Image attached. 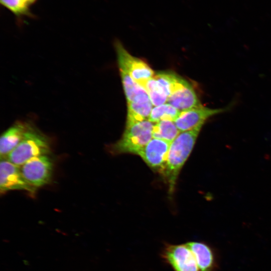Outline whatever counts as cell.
Masks as SVG:
<instances>
[{
    "mask_svg": "<svg viewBox=\"0 0 271 271\" xmlns=\"http://www.w3.org/2000/svg\"><path fill=\"white\" fill-rule=\"evenodd\" d=\"M154 123L149 120L125 125L121 138L109 147L113 154L138 153L153 138Z\"/></svg>",
    "mask_w": 271,
    "mask_h": 271,
    "instance_id": "7a4b0ae2",
    "label": "cell"
},
{
    "mask_svg": "<svg viewBox=\"0 0 271 271\" xmlns=\"http://www.w3.org/2000/svg\"><path fill=\"white\" fill-rule=\"evenodd\" d=\"M171 143L153 138L138 153L151 169L162 173L165 166Z\"/></svg>",
    "mask_w": 271,
    "mask_h": 271,
    "instance_id": "30bf717a",
    "label": "cell"
},
{
    "mask_svg": "<svg viewBox=\"0 0 271 271\" xmlns=\"http://www.w3.org/2000/svg\"><path fill=\"white\" fill-rule=\"evenodd\" d=\"M30 125L24 122H17L7 129L1 137V158L7 156L19 144Z\"/></svg>",
    "mask_w": 271,
    "mask_h": 271,
    "instance_id": "7c38bea8",
    "label": "cell"
},
{
    "mask_svg": "<svg viewBox=\"0 0 271 271\" xmlns=\"http://www.w3.org/2000/svg\"><path fill=\"white\" fill-rule=\"evenodd\" d=\"M160 256L173 271H200L194 255L186 243L165 242Z\"/></svg>",
    "mask_w": 271,
    "mask_h": 271,
    "instance_id": "277c9868",
    "label": "cell"
},
{
    "mask_svg": "<svg viewBox=\"0 0 271 271\" xmlns=\"http://www.w3.org/2000/svg\"><path fill=\"white\" fill-rule=\"evenodd\" d=\"M193 252L200 271H217L218 262L217 253L208 243L193 240L186 242Z\"/></svg>",
    "mask_w": 271,
    "mask_h": 271,
    "instance_id": "8fae6325",
    "label": "cell"
},
{
    "mask_svg": "<svg viewBox=\"0 0 271 271\" xmlns=\"http://www.w3.org/2000/svg\"><path fill=\"white\" fill-rule=\"evenodd\" d=\"M145 89L153 106H157L167 102V95L154 77L147 82Z\"/></svg>",
    "mask_w": 271,
    "mask_h": 271,
    "instance_id": "e0dca14e",
    "label": "cell"
},
{
    "mask_svg": "<svg viewBox=\"0 0 271 271\" xmlns=\"http://www.w3.org/2000/svg\"><path fill=\"white\" fill-rule=\"evenodd\" d=\"M167 102L180 112L202 105L193 86L176 74L174 75Z\"/></svg>",
    "mask_w": 271,
    "mask_h": 271,
    "instance_id": "ba28073f",
    "label": "cell"
},
{
    "mask_svg": "<svg viewBox=\"0 0 271 271\" xmlns=\"http://www.w3.org/2000/svg\"><path fill=\"white\" fill-rule=\"evenodd\" d=\"M153 104L150 100L127 103L126 125L149 120Z\"/></svg>",
    "mask_w": 271,
    "mask_h": 271,
    "instance_id": "5bb4252c",
    "label": "cell"
},
{
    "mask_svg": "<svg viewBox=\"0 0 271 271\" xmlns=\"http://www.w3.org/2000/svg\"><path fill=\"white\" fill-rule=\"evenodd\" d=\"M50 149L48 139L30 125L22 141L6 158L21 166L33 158L49 155Z\"/></svg>",
    "mask_w": 271,
    "mask_h": 271,
    "instance_id": "3957f363",
    "label": "cell"
},
{
    "mask_svg": "<svg viewBox=\"0 0 271 271\" xmlns=\"http://www.w3.org/2000/svg\"><path fill=\"white\" fill-rule=\"evenodd\" d=\"M11 190H24L34 195L37 189L31 186L24 178L20 167L6 158L0 162V191L1 193Z\"/></svg>",
    "mask_w": 271,
    "mask_h": 271,
    "instance_id": "9c48e42d",
    "label": "cell"
},
{
    "mask_svg": "<svg viewBox=\"0 0 271 271\" xmlns=\"http://www.w3.org/2000/svg\"><path fill=\"white\" fill-rule=\"evenodd\" d=\"M180 111L169 103H165L153 108L149 120L156 123L161 120L175 121Z\"/></svg>",
    "mask_w": 271,
    "mask_h": 271,
    "instance_id": "2e32d148",
    "label": "cell"
},
{
    "mask_svg": "<svg viewBox=\"0 0 271 271\" xmlns=\"http://www.w3.org/2000/svg\"><path fill=\"white\" fill-rule=\"evenodd\" d=\"M21 166L24 178L36 189L48 184L51 180L53 162L49 155L33 158Z\"/></svg>",
    "mask_w": 271,
    "mask_h": 271,
    "instance_id": "8992f818",
    "label": "cell"
},
{
    "mask_svg": "<svg viewBox=\"0 0 271 271\" xmlns=\"http://www.w3.org/2000/svg\"><path fill=\"white\" fill-rule=\"evenodd\" d=\"M119 70L126 72L133 80L145 88L155 75L153 69L142 60L131 55L118 41L115 42Z\"/></svg>",
    "mask_w": 271,
    "mask_h": 271,
    "instance_id": "5b68a950",
    "label": "cell"
},
{
    "mask_svg": "<svg viewBox=\"0 0 271 271\" xmlns=\"http://www.w3.org/2000/svg\"><path fill=\"white\" fill-rule=\"evenodd\" d=\"M232 101L227 105L217 108H211L201 105L187 110L181 111L174 122L180 132L201 127L210 117L226 112L234 106Z\"/></svg>",
    "mask_w": 271,
    "mask_h": 271,
    "instance_id": "52a82bcc",
    "label": "cell"
},
{
    "mask_svg": "<svg viewBox=\"0 0 271 271\" xmlns=\"http://www.w3.org/2000/svg\"><path fill=\"white\" fill-rule=\"evenodd\" d=\"M28 5L35 1V0H23Z\"/></svg>",
    "mask_w": 271,
    "mask_h": 271,
    "instance_id": "d6986e66",
    "label": "cell"
},
{
    "mask_svg": "<svg viewBox=\"0 0 271 271\" xmlns=\"http://www.w3.org/2000/svg\"><path fill=\"white\" fill-rule=\"evenodd\" d=\"M2 4L13 13L18 15L25 13L28 5L23 0H1Z\"/></svg>",
    "mask_w": 271,
    "mask_h": 271,
    "instance_id": "ac0fdd59",
    "label": "cell"
},
{
    "mask_svg": "<svg viewBox=\"0 0 271 271\" xmlns=\"http://www.w3.org/2000/svg\"><path fill=\"white\" fill-rule=\"evenodd\" d=\"M180 132L174 121L161 120L154 123L153 138L172 143Z\"/></svg>",
    "mask_w": 271,
    "mask_h": 271,
    "instance_id": "9a60e30c",
    "label": "cell"
},
{
    "mask_svg": "<svg viewBox=\"0 0 271 271\" xmlns=\"http://www.w3.org/2000/svg\"><path fill=\"white\" fill-rule=\"evenodd\" d=\"M201 129L199 127L181 132L171 144L167 162L161 173L171 194L174 192L180 172L194 148Z\"/></svg>",
    "mask_w": 271,
    "mask_h": 271,
    "instance_id": "6da1fadb",
    "label": "cell"
},
{
    "mask_svg": "<svg viewBox=\"0 0 271 271\" xmlns=\"http://www.w3.org/2000/svg\"><path fill=\"white\" fill-rule=\"evenodd\" d=\"M127 103L150 100L146 89L125 71L119 70Z\"/></svg>",
    "mask_w": 271,
    "mask_h": 271,
    "instance_id": "4fadbf2b",
    "label": "cell"
}]
</instances>
